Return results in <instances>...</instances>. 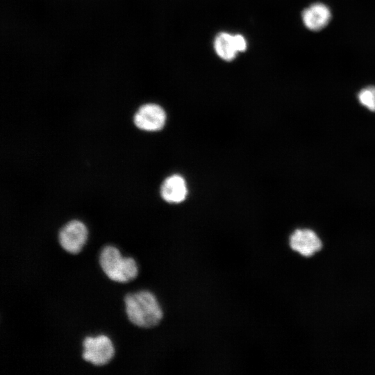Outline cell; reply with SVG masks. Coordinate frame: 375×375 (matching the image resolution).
<instances>
[{
	"label": "cell",
	"instance_id": "5b68a950",
	"mask_svg": "<svg viewBox=\"0 0 375 375\" xmlns=\"http://www.w3.org/2000/svg\"><path fill=\"white\" fill-rule=\"evenodd\" d=\"M166 114L160 106L147 103L142 106L134 115L135 126L144 131H156L165 126Z\"/></svg>",
	"mask_w": 375,
	"mask_h": 375
},
{
	"label": "cell",
	"instance_id": "8992f818",
	"mask_svg": "<svg viewBox=\"0 0 375 375\" xmlns=\"http://www.w3.org/2000/svg\"><path fill=\"white\" fill-rule=\"evenodd\" d=\"M291 248L303 256H310L322 248L317 234L310 229H297L290 236Z\"/></svg>",
	"mask_w": 375,
	"mask_h": 375
},
{
	"label": "cell",
	"instance_id": "ba28073f",
	"mask_svg": "<svg viewBox=\"0 0 375 375\" xmlns=\"http://www.w3.org/2000/svg\"><path fill=\"white\" fill-rule=\"evenodd\" d=\"M160 193L162 199L169 203L182 202L188 194L185 179L177 174L167 177L162 184Z\"/></svg>",
	"mask_w": 375,
	"mask_h": 375
},
{
	"label": "cell",
	"instance_id": "30bf717a",
	"mask_svg": "<svg viewBox=\"0 0 375 375\" xmlns=\"http://www.w3.org/2000/svg\"><path fill=\"white\" fill-rule=\"evenodd\" d=\"M359 102L367 109L375 112V86H368L358 94Z\"/></svg>",
	"mask_w": 375,
	"mask_h": 375
},
{
	"label": "cell",
	"instance_id": "277c9868",
	"mask_svg": "<svg viewBox=\"0 0 375 375\" xmlns=\"http://www.w3.org/2000/svg\"><path fill=\"white\" fill-rule=\"evenodd\" d=\"M88 235V228L82 222L72 220L60 230L58 242L65 251L76 254L82 250Z\"/></svg>",
	"mask_w": 375,
	"mask_h": 375
},
{
	"label": "cell",
	"instance_id": "6da1fadb",
	"mask_svg": "<svg viewBox=\"0 0 375 375\" xmlns=\"http://www.w3.org/2000/svg\"><path fill=\"white\" fill-rule=\"evenodd\" d=\"M125 312L134 325L149 328L162 319L163 312L155 295L147 290L127 294L124 297Z\"/></svg>",
	"mask_w": 375,
	"mask_h": 375
},
{
	"label": "cell",
	"instance_id": "9c48e42d",
	"mask_svg": "<svg viewBox=\"0 0 375 375\" xmlns=\"http://www.w3.org/2000/svg\"><path fill=\"white\" fill-rule=\"evenodd\" d=\"M214 48L217 54L222 59L230 61L235 58L238 51L235 35L221 33L216 37Z\"/></svg>",
	"mask_w": 375,
	"mask_h": 375
},
{
	"label": "cell",
	"instance_id": "7a4b0ae2",
	"mask_svg": "<svg viewBox=\"0 0 375 375\" xmlns=\"http://www.w3.org/2000/svg\"><path fill=\"white\" fill-rule=\"evenodd\" d=\"M99 265L106 276L115 282L128 283L138 274L135 260L131 257L122 256L119 250L112 245H107L101 249Z\"/></svg>",
	"mask_w": 375,
	"mask_h": 375
},
{
	"label": "cell",
	"instance_id": "3957f363",
	"mask_svg": "<svg viewBox=\"0 0 375 375\" xmlns=\"http://www.w3.org/2000/svg\"><path fill=\"white\" fill-rule=\"evenodd\" d=\"M83 360L96 366L106 365L115 355L113 344L105 335L86 337L83 341Z\"/></svg>",
	"mask_w": 375,
	"mask_h": 375
},
{
	"label": "cell",
	"instance_id": "52a82bcc",
	"mask_svg": "<svg viewBox=\"0 0 375 375\" xmlns=\"http://www.w3.org/2000/svg\"><path fill=\"white\" fill-rule=\"evenodd\" d=\"M305 26L313 31L326 27L331 18L329 8L322 3H315L306 8L301 15Z\"/></svg>",
	"mask_w": 375,
	"mask_h": 375
}]
</instances>
